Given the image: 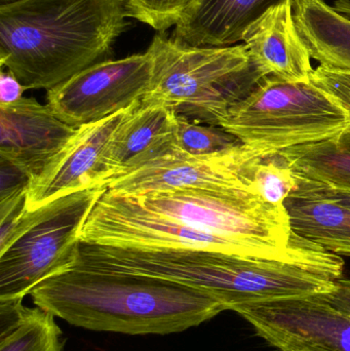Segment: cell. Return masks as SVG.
Returning <instances> with one entry per match:
<instances>
[{
	"mask_svg": "<svg viewBox=\"0 0 350 351\" xmlns=\"http://www.w3.org/2000/svg\"><path fill=\"white\" fill-rule=\"evenodd\" d=\"M30 297L70 325L127 335L180 333L226 311L208 293L179 282L82 264L43 280Z\"/></svg>",
	"mask_w": 350,
	"mask_h": 351,
	"instance_id": "1",
	"label": "cell"
},
{
	"mask_svg": "<svg viewBox=\"0 0 350 351\" xmlns=\"http://www.w3.org/2000/svg\"><path fill=\"white\" fill-rule=\"evenodd\" d=\"M123 0H18L0 5V64L26 90H51L110 60L129 23Z\"/></svg>",
	"mask_w": 350,
	"mask_h": 351,
	"instance_id": "2",
	"label": "cell"
},
{
	"mask_svg": "<svg viewBox=\"0 0 350 351\" xmlns=\"http://www.w3.org/2000/svg\"><path fill=\"white\" fill-rule=\"evenodd\" d=\"M151 82L142 102L160 104L189 121L220 127L230 109L267 76L245 45L195 47L164 33L152 39Z\"/></svg>",
	"mask_w": 350,
	"mask_h": 351,
	"instance_id": "3",
	"label": "cell"
},
{
	"mask_svg": "<svg viewBox=\"0 0 350 351\" xmlns=\"http://www.w3.org/2000/svg\"><path fill=\"white\" fill-rule=\"evenodd\" d=\"M80 241L127 249L199 250L242 257L277 260L333 276L338 256L308 239L291 249L220 237L195 226L148 212L119 194L105 191L90 212Z\"/></svg>",
	"mask_w": 350,
	"mask_h": 351,
	"instance_id": "4",
	"label": "cell"
},
{
	"mask_svg": "<svg viewBox=\"0 0 350 351\" xmlns=\"http://www.w3.org/2000/svg\"><path fill=\"white\" fill-rule=\"evenodd\" d=\"M220 127L245 145L277 154L342 135L350 129V113L312 82L266 77L230 109Z\"/></svg>",
	"mask_w": 350,
	"mask_h": 351,
	"instance_id": "5",
	"label": "cell"
},
{
	"mask_svg": "<svg viewBox=\"0 0 350 351\" xmlns=\"http://www.w3.org/2000/svg\"><path fill=\"white\" fill-rule=\"evenodd\" d=\"M106 190H82L25 214L0 247V301L23 300L43 280L75 266L82 229Z\"/></svg>",
	"mask_w": 350,
	"mask_h": 351,
	"instance_id": "6",
	"label": "cell"
},
{
	"mask_svg": "<svg viewBox=\"0 0 350 351\" xmlns=\"http://www.w3.org/2000/svg\"><path fill=\"white\" fill-rule=\"evenodd\" d=\"M123 196L148 212L220 237L268 243L283 249H291L303 241L292 230L285 206L269 204L250 191L187 188Z\"/></svg>",
	"mask_w": 350,
	"mask_h": 351,
	"instance_id": "7",
	"label": "cell"
},
{
	"mask_svg": "<svg viewBox=\"0 0 350 351\" xmlns=\"http://www.w3.org/2000/svg\"><path fill=\"white\" fill-rule=\"evenodd\" d=\"M271 154L275 152L240 144L220 154L193 156L177 149L173 141L148 162L112 178L107 183V191L137 195L188 188L256 194L255 167Z\"/></svg>",
	"mask_w": 350,
	"mask_h": 351,
	"instance_id": "8",
	"label": "cell"
},
{
	"mask_svg": "<svg viewBox=\"0 0 350 351\" xmlns=\"http://www.w3.org/2000/svg\"><path fill=\"white\" fill-rule=\"evenodd\" d=\"M153 59L147 51L95 64L47 93V104L74 129L125 110L145 96Z\"/></svg>",
	"mask_w": 350,
	"mask_h": 351,
	"instance_id": "9",
	"label": "cell"
},
{
	"mask_svg": "<svg viewBox=\"0 0 350 351\" xmlns=\"http://www.w3.org/2000/svg\"><path fill=\"white\" fill-rule=\"evenodd\" d=\"M232 311L279 351H350V315L322 294L247 303Z\"/></svg>",
	"mask_w": 350,
	"mask_h": 351,
	"instance_id": "10",
	"label": "cell"
},
{
	"mask_svg": "<svg viewBox=\"0 0 350 351\" xmlns=\"http://www.w3.org/2000/svg\"><path fill=\"white\" fill-rule=\"evenodd\" d=\"M127 110L77 129L63 149L38 175L31 178L27 190V210H35L63 196L106 186L103 156Z\"/></svg>",
	"mask_w": 350,
	"mask_h": 351,
	"instance_id": "11",
	"label": "cell"
},
{
	"mask_svg": "<svg viewBox=\"0 0 350 351\" xmlns=\"http://www.w3.org/2000/svg\"><path fill=\"white\" fill-rule=\"evenodd\" d=\"M76 131L49 105L23 97L12 104L0 105V158L31 179L63 149Z\"/></svg>",
	"mask_w": 350,
	"mask_h": 351,
	"instance_id": "12",
	"label": "cell"
},
{
	"mask_svg": "<svg viewBox=\"0 0 350 351\" xmlns=\"http://www.w3.org/2000/svg\"><path fill=\"white\" fill-rule=\"evenodd\" d=\"M242 40L267 77L286 82H312V57L296 28L291 0L267 10L247 29Z\"/></svg>",
	"mask_w": 350,
	"mask_h": 351,
	"instance_id": "13",
	"label": "cell"
},
{
	"mask_svg": "<svg viewBox=\"0 0 350 351\" xmlns=\"http://www.w3.org/2000/svg\"><path fill=\"white\" fill-rule=\"evenodd\" d=\"M287 0H195L172 36L195 47H230L267 10Z\"/></svg>",
	"mask_w": 350,
	"mask_h": 351,
	"instance_id": "14",
	"label": "cell"
},
{
	"mask_svg": "<svg viewBox=\"0 0 350 351\" xmlns=\"http://www.w3.org/2000/svg\"><path fill=\"white\" fill-rule=\"evenodd\" d=\"M296 28L321 67L350 73V0H291Z\"/></svg>",
	"mask_w": 350,
	"mask_h": 351,
	"instance_id": "15",
	"label": "cell"
},
{
	"mask_svg": "<svg viewBox=\"0 0 350 351\" xmlns=\"http://www.w3.org/2000/svg\"><path fill=\"white\" fill-rule=\"evenodd\" d=\"M174 117L175 113L164 105L146 104L142 101L129 108L103 156L107 183L133 168L156 144L170 137Z\"/></svg>",
	"mask_w": 350,
	"mask_h": 351,
	"instance_id": "16",
	"label": "cell"
},
{
	"mask_svg": "<svg viewBox=\"0 0 350 351\" xmlns=\"http://www.w3.org/2000/svg\"><path fill=\"white\" fill-rule=\"evenodd\" d=\"M292 230L337 256L350 257V208L296 188L284 202Z\"/></svg>",
	"mask_w": 350,
	"mask_h": 351,
	"instance_id": "17",
	"label": "cell"
},
{
	"mask_svg": "<svg viewBox=\"0 0 350 351\" xmlns=\"http://www.w3.org/2000/svg\"><path fill=\"white\" fill-rule=\"evenodd\" d=\"M55 315L22 300L0 301V351H61Z\"/></svg>",
	"mask_w": 350,
	"mask_h": 351,
	"instance_id": "18",
	"label": "cell"
},
{
	"mask_svg": "<svg viewBox=\"0 0 350 351\" xmlns=\"http://www.w3.org/2000/svg\"><path fill=\"white\" fill-rule=\"evenodd\" d=\"M296 175L350 190V152L333 142H321L279 152Z\"/></svg>",
	"mask_w": 350,
	"mask_h": 351,
	"instance_id": "19",
	"label": "cell"
},
{
	"mask_svg": "<svg viewBox=\"0 0 350 351\" xmlns=\"http://www.w3.org/2000/svg\"><path fill=\"white\" fill-rule=\"evenodd\" d=\"M173 137L177 149L193 156H212L242 144L221 127L203 125L182 115L174 117Z\"/></svg>",
	"mask_w": 350,
	"mask_h": 351,
	"instance_id": "20",
	"label": "cell"
},
{
	"mask_svg": "<svg viewBox=\"0 0 350 351\" xmlns=\"http://www.w3.org/2000/svg\"><path fill=\"white\" fill-rule=\"evenodd\" d=\"M253 180L256 194L275 206H284L297 187L295 173L279 152L266 156L256 165Z\"/></svg>",
	"mask_w": 350,
	"mask_h": 351,
	"instance_id": "21",
	"label": "cell"
},
{
	"mask_svg": "<svg viewBox=\"0 0 350 351\" xmlns=\"http://www.w3.org/2000/svg\"><path fill=\"white\" fill-rule=\"evenodd\" d=\"M195 0H123L129 18L164 33L176 26Z\"/></svg>",
	"mask_w": 350,
	"mask_h": 351,
	"instance_id": "22",
	"label": "cell"
},
{
	"mask_svg": "<svg viewBox=\"0 0 350 351\" xmlns=\"http://www.w3.org/2000/svg\"><path fill=\"white\" fill-rule=\"evenodd\" d=\"M312 82L334 97L350 113V73L332 71L318 66L314 69Z\"/></svg>",
	"mask_w": 350,
	"mask_h": 351,
	"instance_id": "23",
	"label": "cell"
},
{
	"mask_svg": "<svg viewBox=\"0 0 350 351\" xmlns=\"http://www.w3.org/2000/svg\"><path fill=\"white\" fill-rule=\"evenodd\" d=\"M296 181H297V187L296 188L312 192V193L318 194V195L328 198V199L334 200V202L350 208V190L327 185V184L312 181V180L306 179V178L297 175H296Z\"/></svg>",
	"mask_w": 350,
	"mask_h": 351,
	"instance_id": "24",
	"label": "cell"
},
{
	"mask_svg": "<svg viewBox=\"0 0 350 351\" xmlns=\"http://www.w3.org/2000/svg\"><path fill=\"white\" fill-rule=\"evenodd\" d=\"M0 171H1L0 197H4L18 190L28 187L30 178L20 169L16 168L1 158H0Z\"/></svg>",
	"mask_w": 350,
	"mask_h": 351,
	"instance_id": "25",
	"label": "cell"
},
{
	"mask_svg": "<svg viewBox=\"0 0 350 351\" xmlns=\"http://www.w3.org/2000/svg\"><path fill=\"white\" fill-rule=\"evenodd\" d=\"M26 88L10 71L0 72V105H10L23 98Z\"/></svg>",
	"mask_w": 350,
	"mask_h": 351,
	"instance_id": "26",
	"label": "cell"
},
{
	"mask_svg": "<svg viewBox=\"0 0 350 351\" xmlns=\"http://www.w3.org/2000/svg\"><path fill=\"white\" fill-rule=\"evenodd\" d=\"M322 295L333 306L350 315V276L339 278L332 292Z\"/></svg>",
	"mask_w": 350,
	"mask_h": 351,
	"instance_id": "27",
	"label": "cell"
},
{
	"mask_svg": "<svg viewBox=\"0 0 350 351\" xmlns=\"http://www.w3.org/2000/svg\"><path fill=\"white\" fill-rule=\"evenodd\" d=\"M18 1V0H0V5H4V4L12 3V2Z\"/></svg>",
	"mask_w": 350,
	"mask_h": 351,
	"instance_id": "28",
	"label": "cell"
}]
</instances>
